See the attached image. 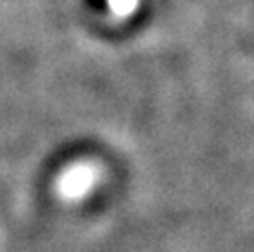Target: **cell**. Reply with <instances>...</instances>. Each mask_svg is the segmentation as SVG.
<instances>
[{
	"instance_id": "6da1fadb",
	"label": "cell",
	"mask_w": 254,
	"mask_h": 252,
	"mask_svg": "<svg viewBox=\"0 0 254 252\" xmlns=\"http://www.w3.org/2000/svg\"><path fill=\"white\" fill-rule=\"evenodd\" d=\"M99 169L93 163H73L56 181V190L64 200H81L97 185Z\"/></svg>"
},
{
	"instance_id": "7a4b0ae2",
	"label": "cell",
	"mask_w": 254,
	"mask_h": 252,
	"mask_svg": "<svg viewBox=\"0 0 254 252\" xmlns=\"http://www.w3.org/2000/svg\"><path fill=\"white\" fill-rule=\"evenodd\" d=\"M105 2L109 6L111 14L115 18H119V20L129 18L137 10V6H139V0H105Z\"/></svg>"
}]
</instances>
